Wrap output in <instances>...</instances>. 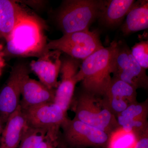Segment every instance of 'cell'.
<instances>
[{
  "label": "cell",
  "instance_id": "obj_15",
  "mask_svg": "<svg viewBox=\"0 0 148 148\" xmlns=\"http://www.w3.org/2000/svg\"><path fill=\"white\" fill-rule=\"evenodd\" d=\"M121 31L127 35L135 32L147 29L148 27V1H135L126 15Z\"/></svg>",
  "mask_w": 148,
  "mask_h": 148
},
{
  "label": "cell",
  "instance_id": "obj_25",
  "mask_svg": "<svg viewBox=\"0 0 148 148\" xmlns=\"http://www.w3.org/2000/svg\"><path fill=\"white\" fill-rule=\"evenodd\" d=\"M134 148H148V130L137 136Z\"/></svg>",
  "mask_w": 148,
  "mask_h": 148
},
{
  "label": "cell",
  "instance_id": "obj_19",
  "mask_svg": "<svg viewBox=\"0 0 148 148\" xmlns=\"http://www.w3.org/2000/svg\"><path fill=\"white\" fill-rule=\"evenodd\" d=\"M49 130L30 127L17 148H37Z\"/></svg>",
  "mask_w": 148,
  "mask_h": 148
},
{
  "label": "cell",
  "instance_id": "obj_17",
  "mask_svg": "<svg viewBox=\"0 0 148 148\" xmlns=\"http://www.w3.org/2000/svg\"><path fill=\"white\" fill-rule=\"evenodd\" d=\"M136 90V88L127 83L112 77L110 84L104 97L121 98L130 105L137 103Z\"/></svg>",
  "mask_w": 148,
  "mask_h": 148
},
{
  "label": "cell",
  "instance_id": "obj_5",
  "mask_svg": "<svg viewBox=\"0 0 148 148\" xmlns=\"http://www.w3.org/2000/svg\"><path fill=\"white\" fill-rule=\"evenodd\" d=\"M111 66L113 77L127 83L136 89L148 87L146 70L135 60L131 50L123 42H117L112 55Z\"/></svg>",
  "mask_w": 148,
  "mask_h": 148
},
{
  "label": "cell",
  "instance_id": "obj_3",
  "mask_svg": "<svg viewBox=\"0 0 148 148\" xmlns=\"http://www.w3.org/2000/svg\"><path fill=\"white\" fill-rule=\"evenodd\" d=\"M71 107L75 113L74 118L101 130L109 135L120 127L116 117L103 97L83 90L73 97Z\"/></svg>",
  "mask_w": 148,
  "mask_h": 148
},
{
  "label": "cell",
  "instance_id": "obj_20",
  "mask_svg": "<svg viewBox=\"0 0 148 148\" xmlns=\"http://www.w3.org/2000/svg\"><path fill=\"white\" fill-rule=\"evenodd\" d=\"M116 119L120 127L126 132H133L137 137L148 130L147 120L132 119L121 115L116 116Z\"/></svg>",
  "mask_w": 148,
  "mask_h": 148
},
{
  "label": "cell",
  "instance_id": "obj_9",
  "mask_svg": "<svg viewBox=\"0 0 148 148\" xmlns=\"http://www.w3.org/2000/svg\"><path fill=\"white\" fill-rule=\"evenodd\" d=\"M61 81L56 89L54 103L67 112L74 96L78 82L77 74L79 69L78 60L68 56L61 58Z\"/></svg>",
  "mask_w": 148,
  "mask_h": 148
},
{
  "label": "cell",
  "instance_id": "obj_12",
  "mask_svg": "<svg viewBox=\"0 0 148 148\" xmlns=\"http://www.w3.org/2000/svg\"><path fill=\"white\" fill-rule=\"evenodd\" d=\"M30 127L19 105L7 119L0 138V148H17Z\"/></svg>",
  "mask_w": 148,
  "mask_h": 148
},
{
  "label": "cell",
  "instance_id": "obj_22",
  "mask_svg": "<svg viewBox=\"0 0 148 148\" xmlns=\"http://www.w3.org/2000/svg\"><path fill=\"white\" fill-rule=\"evenodd\" d=\"M147 105L136 103L130 105L119 115L132 119L147 120Z\"/></svg>",
  "mask_w": 148,
  "mask_h": 148
},
{
  "label": "cell",
  "instance_id": "obj_1",
  "mask_svg": "<svg viewBox=\"0 0 148 148\" xmlns=\"http://www.w3.org/2000/svg\"><path fill=\"white\" fill-rule=\"evenodd\" d=\"M6 42L3 53L10 57L39 58L49 51L44 24L27 11L19 19Z\"/></svg>",
  "mask_w": 148,
  "mask_h": 148
},
{
  "label": "cell",
  "instance_id": "obj_10",
  "mask_svg": "<svg viewBox=\"0 0 148 148\" xmlns=\"http://www.w3.org/2000/svg\"><path fill=\"white\" fill-rule=\"evenodd\" d=\"M22 110L30 127L60 130L68 119L67 112L54 102L43 103Z\"/></svg>",
  "mask_w": 148,
  "mask_h": 148
},
{
  "label": "cell",
  "instance_id": "obj_4",
  "mask_svg": "<svg viewBox=\"0 0 148 148\" xmlns=\"http://www.w3.org/2000/svg\"><path fill=\"white\" fill-rule=\"evenodd\" d=\"M102 0H67L59 9L56 21L64 34L88 29L99 18L106 4Z\"/></svg>",
  "mask_w": 148,
  "mask_h": 148
},
{
  "label": "cell",
  "instance_id": "obj_8",
  "mask_svg": "<svg viewBox=\"0 0 148 148\" xmlns=\"http://www.w3.org/2000/svg\"><path fill=\"white\" fill-rule=\"evenodd\" d=\"M31 71L29 64L24 61H18L12 68L0 91V117L4 122L19 106L22 85Z\"/></svg>",
  "mask_w": 148,
  "mask_h": 148
},
{
  "label": "cell",
  "instance_id": "obj_27",
  "mask_svg": "<svg viewBox=\"0 0 148 148\" xmlns=\"http://www.w3.org/2000/svg\"><path fill=\"white\" fill-rule=\"evenodd\" d=\"M4 123H5L3 121L2 119L0 117V138H1L2 132L3 129L4 127L3 125Z\"/></svg>",
  "mask_w": 148,
  "mask_h": 148
},
{
  "label": "cell",
  "instance_id": "obj_7",
  "mask_svg": "<svg viewBox=\"0 0 148 148\" xmlns=\"http://www.w3.org/2000/svg\"><path fill=\"white\" fill-rule=\"evenodd\" d=\"M62 140L72 148H108L110 135L103 130L74 118L61 125Z\"/></svg>",
  "mask_w": 148,
  "mask_h": 148
},
{
  "label": "cell",
  "instance_id": "obj_18",
  "mask_svg": "<svg viewBox=\"0 0 148 148\" xmlns=\"http://www.w3.org/2000/svg\"><path fill=\"white\" fill-rule=\"evenodd\" d=\"M137 137L132 132H127L120 127L110 135L107 148H134Z\"/></svg>",
  "mask_w": 148,
  "mask_h": 148
},
{
  "label": "cell",
  "instance_id": "obj_23",
  "mask_svg": "<svg viewBox=\"0 0 148 148\" xmlns=\"http://www.w3.org/2000/svg\"><path fill=\"white\" fill-rule=\"evenodd\" d=\"M60 140V130H49L37 148H56Z\"/></svg>",
  "mask_w": 148,
  "mask_h": 148
},
{
  "label": "cell",
  "instance_id": "obj_13",
  "mask_svg": "<svg viewBox=\"0 0 148 148\" xmlns=\"http://www.w3.org/2000/svg\"><path fill=\"white\" fill-rule=\"evenodd\" d=\"M56 89H49L40 81L31 78L24 80L22 88L20 106L25 110L43 103L54 102Z\"/></svg>",
  "mask_w": 148,
  "mask_h": 148
},
{
  "label": "cell",
  "instance_id": "obj_24",
  "mask_svg": "<svg viewBox=\"0 0 148 148\" xmlns=\"http://www.w3.org/2000/svg\"><path fill=\"white\" fill-rule=\"evenodd\" d=\"M103 98L106 99L110 110L116 118L130 105L126 101L121 98L106 97Z\"/></svg>",
  "mask_w": 148,
  "mask_h": 148
},
{
  "label": "cell",
  "instance_id": "obj_16",
  "mask_svg": "<svg viewBox=\"0 0 148 148\" xmlns=\"http://www.w3.org/2000/svg\"><path fill=\"white\" fill-rule=\"evenodd\" d=\"M135 1L134 0L106 1L99 18L107 27H116L121 23Z\"/></svg>",
  "mask_w": 148,
  "mask_h": 148
},
{
  "label": "cell",
  "instance_id": "obj_21",
  "mask_svg": "<svg viewBox=\"0 0 148 148\" xmlns=\"http://www.w3.org/2000/svg\"><path fill=\"white\" fill-rule=\"evenodd\" d=\"M131 54L143 69L148 68V41L142 40L135 44L131 49Z\"/></svg>",
  "mask_w": 148,
  "mask_h": 148
},
{
  "label": "cell",
  "instance_id": "obj_14",
  "mask_svg": "<svg viewBox=\"0 0 148 148\" xmlns=\"http://www.w3.org/2000/svg\"><path fill=\"white\" fill-rule=\"evenodd\" d=\"M27 11L16 1L0 0V33L6 41Z\"/></svg>",
  "mask_w": 148,
  "mask_h": 148
},
{
  "label": "cell",
  "instance_id": "obj_29",
  "mask_svg": "<svg viewBox=\"0 0 148 148\" xmlns=\"http://www.w3.org/2000/svg\"><path fill=\"white\" fill-rule=\"evenodd\" d=\"M67 148H72L69 147H68V146H67Z\"/></svg>",
  "mask_w": 148,
  "mask_h": 148
},
{
  "label": "cell",
  "instance_id": "obj_26",
  "mask_svg": "<svg viewBox=\"0 0 148 148\" xmlns=\"http://www.w3.org/2000/svg\"><path fill=\"white\" fill-rule=\"evenodd\" d=\"M67 145L65 144V143L62 140V139L61 138V140H60V143H59V144L58 146H57V147L56 148H67Z\"/></svg>",
  "mask_w": 148,
  "mask_h": 148
},
{
  "label": "cell",
  "instance_id": "obj_11",
  "mask_svg": "<svg viewBox=\"0 0 148 148\" xmlns=\"http://www.w3.org/2000/svg\"><path fill=\"white\" fill-rule=\"evenodd\" d=\"M61 52L57 50L48 51L29 64L31 71L38 77L40 82L49 89L58 87V77L61 66Z\"/></svg>",
  "mask_w": 148,
  "mask_h": 148
},
{
  "label": "cell",
  "instance_id": "obj_2",
  "mask_svg": "<svg viewBox=\"0 0 148 148\" xmlns=\"http://www.w3.org/2000/svg\"><path fill=\"white\" fill-rule=\"evenodd\" d=\"M114 41L107 47L92 53L83 61L77 74L78 82H82L83 90L103 98L112 81L111 62L116 45Z\"/></svg>",
  "mask_w": 148,
  "mask_h": 148
},
{
  "label": "cell",
  "instance_id": "obj_6",
  "mask_svg": "<svg viewBox=\"0 0 148 148\" xmlns=\"http://www.w3.org/2000/svg\"><path fill=\"white\" fill-rule=\"evenodd\" d=\"M103 47L99 34L88 29L64 34L47 45L48 50L59 51L77 60H84Z\"/></svg>",
  "mask_w": 148,
  "mask_h": 148
},
{
  "label": "cell",
  "instance_id": "obj_28",
  "mask_svg": "<svg viewBox=\"0 0 148 148\" xmlns=\"http://www.w3.org/2000/svg\"><path fill=\"white\" fill-rule=\"evenodd\" d=\"M1 38H3V37L1 34V33H0V39Z\"/></svg>",
  "mask_w": 148,
  "mask_h": 148
}]
</instances>
